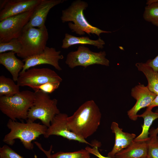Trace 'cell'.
Segmentation results:
<instances>
[{
	"label": "cell",
	"mask_w": 158,
	"mask_h": 158,
	"mask_svg": "<svg viewBox=\"0 0 158 158\" xmlns=\"http://www.w3.org/2000/svg\"><path fill=\"white\" fill-rule=\"evenodd\" d=\"M101 117L99 107L93 100H90L83 103L72 115L68 117L67 123L72 132L86 139L97 131Z\"/></svg>",
	"instance_id": "obj_1"
},
{
	"label": "cell",
	"mask_w": 158,
	"mask_h": 158,
	"mask_svg": "<svg viewBox=\"0 0 158 158\" xmlns=\"http://www.w3.org/2000/svg\"><path fill=\"white\" fill-rule=\"evenodd\" d=\"M7 126L10 130L3 139V141L7 145L12 146L15 140L19 139L24 147L28 150L34 147L32 141L40 135H45L47 127L46 126L26 120V123L19 122L9 119Z\"/></svg>",
	"instance_id": "obj_2"
},
{
	"label": "cell",
	"mask_w": 158,
	"mask_h": 158,
	"mask_svg": "<svg viewBox=\"0 0 158 158\" xmlns=\"http://www.w3.org/2000/svg\"><path fill=\"white\" fill-rule=\"evenodd\" d=\"M88 6L86 2L80 0L73 1L67 8L62 11L61 19L63 23L72 22L68 23L69 28L72 32L79 35L87 33L95 34L99 37L102 33H109L111 32L102 30L94 26L87 21L84 15L83 11Z\"/></svg>",
	"instance_id": "obj_3"
},
{
	"label": "cell",
	"mask_w": 158,
	"mask_h": 158,
	"mask_svg": "<svg viewBox=\"0 0 158 158\" xmlns=\"http://www.w3.org/2000/svg\"><path fill=\"white\" fill-rule=\"evenodd\" d=\"M35 98V92L25 90L11 96L0 97V110L13 121L27 120Z\"/></svg>",
	"instance_id": "obj_4"
},
{
	"label": "cell",
	"mask_w": 158,
	"mask_h": 158,
	"mask_svg": "<svg viewBox=\"0 0 158 158\" xmlns=\"http://www.w3.org/2000/svg\"><path fill=\"white\" fill-rule=\"evenodd\" d=\"M35 93L34 100L27 120L33 122L40 120L42 124L48 127L55 116L60 113L57 106L58 100L51 99L48 94L40 90Z\"/></svg>",
	"instance_id": "obj_5"
},
{
	"label": "cell",
	"mask_w": 158,
	"mask_h": 158,
	"mask_svg": "<svg viewBox=\"0 0 158 158\" xmlns=\"http://www.w3.org/2000/svg\"><path fill=\"white\" fill-rule=\"evenodd\" d=\"M48 38L45 25L40 28L30 27L23 31L18 38L22 48L17 56L23 59L42 53L46 47Z\"/></svg>",
	"instance_id": "obj_6"
},
{
	"label": "cell",
	"mask_w": 158,
	"mask_h": 158,
	"mask_svg": "<svg viewBox=\"0 0 158 158\" xmlns=\"http://www.w3.org/2000/svg\"><path fill=\"white\" fill-rule=\"evenodd\" d=\"M105 51L94 52L85 46H79L77 50L71 51L67 54L65 61L66 64L71 68L78 66L85 68L92 65L98 64L109 66V61L106 57Z\"/></svg>",
	"instance_id": "obj_7"
},
{
	"label": "cell",
	"mask_w": 158,
	"mask_h": 158,
	"mask_svg": "<svg viewBox=\"0 0 158 158\" xmlns=\"http://www.w3.org/2000/svg\"><path fill=\"white\" fill-rule=\"evenodd\" d=\"M62 81L60 76L51 69L33 67L20 72L17 82L20 87L28 86L35 91L39 86L46 83Z\"/></svg>",
	"instance_id": "obj_8"
},
{
	"label": "cell",
	"mask_w": 158,
	"mask_h": 158,
	"mask_svg": "<svg viewBox=\"0 0 158 158\" xmlns=\"http://www.w3.org/2000/svg\"><path fill=\"white\" fill-rule=\"evenodd\" d=\"M33 10L10 17L0 21V42H7L13 39L18 38L30 20Z\"/></svg>",
	"instance_id": "obj_9"
},
{
	"label": "cell",
	"mask_w": 158,
	"mask_h": 158,
	"mask_svg": "<svg viewBox=\"0 0 158 158\" xmlns=\"http://www.w3.org/2000/svg\"><path fill=\"white\" fill-rule=\"evenodd\" d=\"M66 113H61L56 115L47 128L44 135L48 138L52 135L60 136L70 140L77 141L92 146V145L85 139L72 132L70 129L67 123L68 117Z\"/></svg>",
	"instance_id": "obj_10"
},
{
	"label": "cell",
	"mask_w": 158,
	"mask_h": 158,
	"mask_svg": "<svg viewBox=\"0 0 158 158\" xmlns=\"http://www.w3.org/2000/svg\"><path fill=\"white\" fill-rule=\"evenodd\" d=\"M61 53V51H57L54 48L46 46L42 53L22 60L24 65L20 72H23L32 67L43 64L51 65L57 70L61 71L62 69L59 61L63 59L64 57Z\"/></svg>",
	"instance_id": "obj_11"
},
{
	"label": "cell",
	"mask_w": 158,
	"mask_h": 158,
	"mask_svg": "<svg viewBox=\"0 0 158 158\" xmlns=\"http://www.w3.org/2000/svg\"><path fill=\"white\" fill-rule=\"evenodd\" d=\"M41 0H1L0 21L33 10Z\"/></svg>",
	"instance_id": "obj_12"
},
{
	"label": "cell",
	"mask_w": 158,
	"mask_h": 158,
	"mask_svg": "<svg viewBox=\"0 0 158 158\" xmlns=\"http://www.w3.org/2000/svg\"><path fill=\"white\" fill-rule=\"evenodd\" d=\"M131 95L136 100L134 105L127 112L129 118L136 121L138 118L137 113L141 109L148 107L157 95L150 91L147 86L139 84L131 89Z\"/></svg>",
	"instance_id": "obj_13"
},
{
	"label": "cell",
	"mask_w": 158,
	"mask_h": 158,
	"mask_svg": "<svg viewBox=\"0 0 158 158\" xmlns=\"http://www.w3.org/2000/svg\"><path fill=\"white\" fill-rule=\"evenodd\" d=\"M64 0H41L36 6L28 23L23 31L30 27L38 28L45 26L47 15L50 10L56 6L63 3Z\"/></svg>",
	"instance_id": "obj_14"
},
{
	"label": "cell",
	"mask_w": 158,
	"mask_h": 158,
	"mask_svg": "<svg viewBox=\"0 0 158 158\" xmlns=\"http://www.w3.org/2000/svg\"><path fill=\"white\" fill-rule=\"evenodd\" d=\"M112 132L115 136V141L111 150L108 154V156L115 158L116 154L127 147L136 138V135L124 132L120 128L118 123L113 122L111 126Z\"/></svg>",
	"instance_id": "obj_15"
},
{
	"label": "cell",
	"mask_w": 158,
	"mask_h": 158,
	"mask_svg": "<svg viewBox=\"0 0 158 158\" xmlns=\"http://www.w3.org/2000/svg\"><path fill=\"white\" fill-rule=\"evenodd\" d=\"M15 53L10 51L0 54V63L10 73L12 79L17 81L24 65L23 61L17 58Z\"/></svg>",
	"instance_id": "obj_16"
},
{
	"label": "cell",
	"mask_w": 158,
	"mask_h": 158,
	"mask_svg": "<svg viewBox=\"0 0 158 158\" xmlns=\"http://www.w3.org/2000/svg\"><path fill=\"white\" fill-rule=\"evenodd\" d=\"M148 145L147 141H133L126 148L116 154L115 158H147Z\"/></svg>",
	"instance_id": "obj_17"
},
{
	"label": "cell",
	"mask_w": 158,
	"mask_h": 158,
	"mask_svg": "<svg viewBox=\"0 0 158 158\" xmlns=\"http://www.w3.org/2000/svg\"><path fill=\"white\" fill-rule=\"evenodd\" d=\"M61 48L63 49H68L69 47L76 44H89L97 47L98 49H103L105 44L104 41L99 38L96 40L90 39L87 36L77 37L68 33L65 35L62 40Z\"/></svg>",
	"instance_id": "obj_18"
},
{
	"label": "cell",
	"mask_w": 158,
	"mask_h": 158,
	"mask_svg": "<svg viewBox=\"0 0 158 158\" xmlns=\"http://www.w3.org/2000/svg\"><path fill=\"white\" fill-rule=\"evenodd\" d=\"M138 116L143 118L144 123L142 126L141 133L136 137L133 141L135 142L147 141L150 138L148 135L150 134V128L153 121L158 118V111L153 112L152 111V109L147 108L143 113L138 115Z\"/></svg>",
	"instance_id": "obj_19"
},
{
	"label": "cell",
	"mask_w": 158,
	"mask_h": 158,
	"mask_svg": "<svg viewBox=\"0 0 158 158\" xmlns=\"http://www.w3.org/2000/svg\"><path fill=\"white\" fill-rule=\"evenodd\" d=\"M135 66L138 70L142 72L148 81L147 86L151 92L158 95V72L154 71L145 63H137Z\"/></svg>",
	"instance_id": "obj_20"
},
{
	"label": "cell",
	"mask_w": 158,
	"mask_h": 158,
	"mask_svg": "<svg viewBox=\"0 0 158 158\" xmlns=\"http://www.w3.org/2000/svg\"><path fill=\"white\" fill-rule=\"evenodd\" d=\"M13 79L0 76V97L11 96L19 92V87Z\"/></svg>",
	"instance_id": "obj_21"
},
{
	"label": "cell",
	"mask_w": 158,
	"mask_h": 158,
	"mask_svg": "<svg viewBox=\"0 0 158 158\" xmlns=\"http://www.w3.org/2000/svg\"><path fill=\"white\" fill-rule=\"evenodd\" d=\"M143 14L146 21L158 27V0L147 1Z\"/></svg>",
	"instance_id": "obj_22"
},
{
	"label": "cell",
	"mask_w": 158,
	"mask_h": 158,
	"mask_svg": "<svg viewBox=\"0 0 158 158\" xmlns=\"http://www.w3.org/2000/svg\"><path fill=\"white\" fill-rule=\"evenodd\" d=\"M85 149L73 152L60 151L51 155V158H94Z\"/></svg>",
	"instance_id": "obj_23"
},
{
	"label": "cell",
	"mask_w": 158,
	"mask_h": 158,
	"mask_svg": "<svg viewBox=\"0 0 158 158\" xmlns=\"http://www.w3.org/2000/svg\"><path fill=\"white\" fill-rule=\"evenodd\" d=\"M22 48V45L18 38L13 39L7 42H0V54L10 51L18 54L21 52Z\"/></svg>",
	"instance_id": "obj_24"
},
{
	"label": "cell",
	"mask_w": 158,
	"mask_h": 158,
	"mask_svg": "<svg viewBox=\"0 0 158 158\" xmlns=\"http://www.w3.org/2000/svg\"><path fill=\"white\" fill-rule=\"evenodd\" d=\"M147 142L148 145L147 158H158V137H150Z\"/></svg>",
	"instance_id": "obj_25"
},
{
	"label": "cell",
	"mask_w": 158,
	"mask_h": 158,
	"mask_svg": "<svg viewBox=\"0 0 158 158\" xmlns=\"http://www.w3.org/2000/svg\"><path fill=\"white\" fill-rule=\"evenodd\" d=\"M0 158H23L6 145L0 148Z\"/></svg>",
	"instance_id": "obj_26"
},
{
	"label": "cell",
	"mask_w": 158,
	"mask_h": 158,
	"mask_svg": "<svg viewBox=\"0 0 158 158\" xmlns=\"http://www.w3.org/2000/svg\"><path fill=\"white\" fill-rule=\"evenodd\" d=\"M91 144L92 145L91 147L87 146L85 148V149L90 154H93L98 158H114L108 156H104L100 153L98 150V148L100 147L101 144L99 142L95 141Z\"/></svg>",
	"instance_id": "obj_27"
},
{
	"label": "cell",
	"mask_w": 158,
	"mask_h": 158,
	"mask_svg": "<svg viewBox=\"0 0 158 158\" xmlns=\"http://www.w3.org/2000/svg\"><path fill=\"white\" fill-rule=\"evenodd\" d=\"M60 83L59 82L48 83L39 86L35 91L40 90L48 94L51 93L58 88Z\"/></svg>",
	"instance_id": "obj_28"
},
{
	"label": "cell",
	"mask_w": 158,
	"mask_h": 158,
	"mask_svg": "<svg viewBox=\"0 0 158 158\" xmlns=\"http://www.w3.org/2000/svg\"><path fill=\"white\" fill-rule=\"evenodd\" d=\"M145 63L154 71L158 72V54L154 59L148 60Z\"/></svg>",
	"instance_id": "obj_29"
},
{
	"label": "cell",
	"mask_w": 158,
	"mask_h": 158,
	"mask_svg": "<svg viewBox=\"0 0 158 158\" xmlns=\"http://www.w3.org/2000/svg\"><path fill=\"white\" fill-rule=\"evenodd\" d=\"M34 143L39 149L45 154L47 158H51V153L53 148L52 145H51L49 150L47 151L43 148L41 144L39 142L37 141H35Z\"/></svg>",
	"instance_id": "obj_30"
},
{
	"label": "cell",
	"mask_w": 158,
	"mask_h": 158,
	"mask_svg": "<svg viewBox=\"0 0 158 158\" xmlns=\"http://www.w3.org/2000/svg\"><path fill=\"white\" fill-rule=\"evenodd\" d=\"M156 107H158V95H157L150 104L147 108L152 109L153 108Z\"/></svg>",
	"instance_id": "obj_31"
},
{
	"label": "cell",
	"mask_w": 158,
	"mask_h": 158,
	"mask_svg": "<svg viewBox=\"0 0 158 158\" xmlns=\"http://www.w3.org/2000/svg\"><path fill=\"white\" fill-rule=\"evenodd\" d=\"M150 137H155L158 133V126L155 129H153L150 131Z\"/></svg>",
	"instance_id": "obj_32"
},
{
	"label": "cell",
	"mask_w": 158,
	"mask_h": 158,
	"mask_svg": "<svg viewBox=\"0 0 158 158\" xmlns=\"http://www.w3.org/2000/svg\"></svg>",
	"instance_id": "obj_33"
}]
</instances>
